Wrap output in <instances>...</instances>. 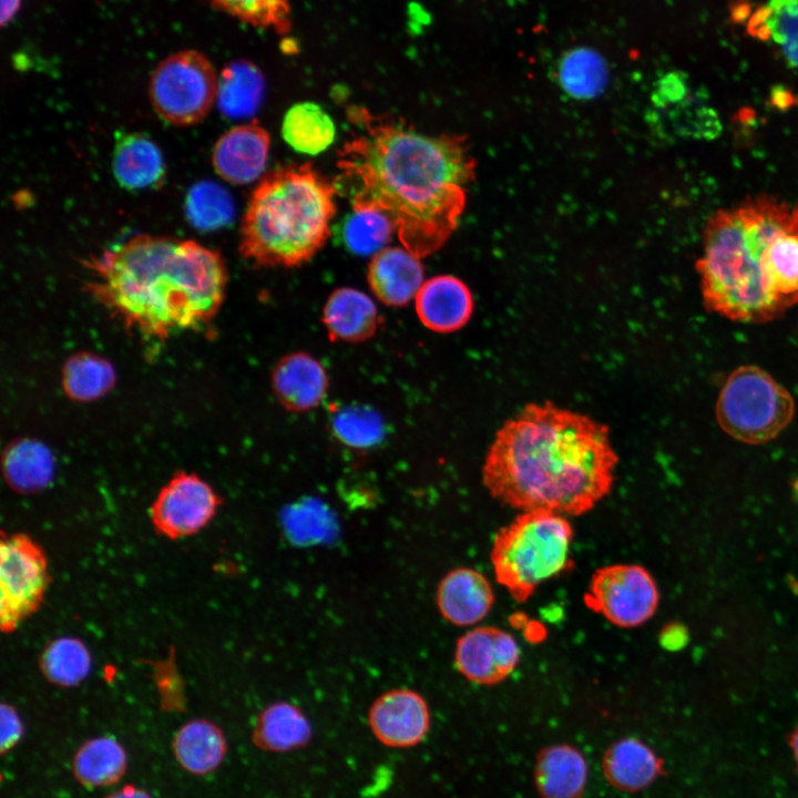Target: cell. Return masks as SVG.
Instances as JSON below:
<instances>
[{
    "instance_id": "6",
    "label": "cell",
    "mask_w": 798,
    "mask_h": 798,
    "mask_svg": "<svg viewBox=\"0 0 798 798\" xmlns=\"http://www.w3.org/2000/svg\"><path fill=\"white\" fill-rule=\"evenodd\" d=\"M573 529L549 511H523L501 528L490 561L495 580L514 601L525 603L548 580L571 567Z\"/></svg>"
},
{
    "instance_id": "14",
    "label": "cell",
    "mask_w": 798,
    "mask_h": 798,
    "mask_svg": "<svg viewBox=\"0 0 798 798\" xmlns=\"http://www.w3.org/2000/svg\"><path fill=\"white\" fill-rule=\"evenodd\" d=\"M270 147L268 132L256 121L226 131L216 141L212 163L215 172L234 185H246L264 172Z\"/></svg>"
},
{
    "instance_id": "5",
    "label": "cell",
    "mask_w": 798,
    "mask_h": 798,
    "mask_svg": "<svg viewBox=\"0 0 798 798\" xmlns=\"http://www.w3.org/2000/svg\"><path fill=\"white\" fill-rule=\"evenodd\" d=\"M337 193L334 182L309 163L270 172L248 201L241 227V255L260 267L307 263L329 237Z\"/></svg>"
},
{
    "instance_id": "1",
    "label": "cell",
    "mask_w": 798,
    "mask_h": 798,
    "mask_svg": "<svg viewBox=\"0 0 798 798\" xmlns=\"http://www.w3.org/2000/svg\"><path fill=\"white\" fill-rule=\"evenodd\" d=\"M348 117L356 130L337 153V191L354 209L385 214L413 255L433 254L457 228L474 177L464 137L423 134L358 106Z\"/></svg>"
},
{
    "instance_id": "28",
    "label": "cell",
    "mask_w": 798,
    "mask_h": 798,
    "mask_svg": "<svg viewBox=\"0 0 798 798\" xmlns=\"http://www.w3.org/2000/svg\"><path fill=\"white\" fill-rule=\"evenodd\" d=\"M264 91V76L257 66L247 61L229 63L218 78L217 108L229 119L248 117L257 112Z\"/></svg>"
},
{
    "instance_id": "27",
    "label": "cell",
    "mask_w": 798,
    "mask_h": 798,
    "mask_svg": "<svg viewBox=\"0 0 798 798\" xmlns=\"http://www.w3.org/2000/svg\"><path fill=\"white\" fill-rule=\"evenodd\" d=\"M556 80L562 91L575 100H592L603 93L608 83V68L604 57L591 47H574L557 62Z\"/></svg>"
},
{
    "instance_id": "16",
    "label": "cell",
    "mask_w": 798,
    "mask_h": 798,
    "mask_svg": "<svg viewBox=\"0 0 798 798\" xmlns=\"http://www.w3.org/2000/svg\"><path fill=\"white\" fill-rule=\"evenodd\" d=\"M416 313L429 329L447 334L462 328L473 311L469 287L451 275L434 276L424 282L415 297Z\"/></svg>"
},
{
    "instance_id": "32",
    "label": "cell",
    "mask_w": 798,
    "mask_h": 798,
    "mask_svg": "<svg viewBox=\"0 0 798 798\" xmlns=\"http://www.w3.org/2000/svg\"><path fill=\"white\" fill-rule=\"evenodd\" d=\"M40 668L52 684L72 687L80 684L91 669V655L86 645L76 637L51 641L40 656Z\"/></svg>"
},
{
    "instance_id": "7",
    "label": "cell",
    "mask_w": 798,
    "mask_h": 798,
    "mask_svg": "<svg viewBox=\"0 0 798 798\" xmlns=\"http://www.w3.org/2000/svg\"><path fill=\"white\" fill-rule=\"evenodd\" d=\"M794 415L795 401L788 390L753 365L740 366L728 376L716 403L719 427L749 444L776 438Z\"/></svg>"
},
{
    "instance_id": "40",
    "label": "cell",
    "mask_w": 798,
    "mask_h": 798,
    "mask_svg": "<svg viewBox=\"0 0 798 798\" xmlns=\"http://www.w3.org/2000/svg\"><path fill=\"white\" fill-rule=\"evenodd\" d=\"M21 0H1V24L10 22L20 9Z\"/></svg>"
},
{
    "instance_id": "35",
    "label": "cell",
    "mask_w": 798,
    "mask_h": 798,
    "mask_svg": "<svg viewBox=\"0 0 798 798\" xmlns=\"http://www.w3.org/2000/svg\"><path fill=\"white\" fill-rule=\"evenodd\" d=\"M335 437L355 449H368L378 444L385 433L381 416L365 406H345L335 409L330 418Z\"/></svg>"
},
{
    "instance_id": "2",
    "label": "cell",
    "mask_w": 798,
    "mask_h": 798,
    "mask_svg": "<svg viewBox=\"0 0 798 798\" xmlns=\"http://www.w3.org/2000/svg\"><path fill=\"white\" fill-rule=\"evenodd\" d=\"M617 461L606 426L550 401L530 403L495 433L482 482L522 512L581 515L611 491Z\"/></svg>"
},
{
    "instance_id": "29",
    "label": "cell",
    "mask_w": 798,
    "mask_h": 798,
    "mask_svg": "<svg viewBox=\"0 0 798 798\" xmlns=\"http://www.w3.org/2000/svg\"><path fill=\"white\" fill-rule=\"evenodd\" d=\"M761 270L770 289L798 303V217L780 228L761 255Z\"/></svg>"
},
{
    "instance_id": "33",
    "label": "cell",
    "mask_w": 798,
    "mask_h": 798,
    "mask_svg": "<svg viewBox=\"0 0 798 798\" xmlns=\"http://www.w3.org/2000/svg\"><path fill=\"white\" fill-rule=\"evenodd\" d=\"M114 369L105 359L92 354L71 357L62 370L64 392L74 400L100 398L114 385Z\"/></svg>"
},
{
    "instance_id": "21",
    "label": "cell",
    "mask_w": 798,
    "mask_h": 798,
    "mask_svg": "<svg viewBox=\"0 0 798 798\" xmlns=\"http://www.w3.org/2000/svg\"><path fill=\"white\" fill-rule=\"evenodd\" d=\"M381 321L374 300L350 287L334 290L323 309L325 328L329 338L336 341H365L376 335Z\"/></svg>"
},
{
    "instance_id": "31",
    "label": "cell",
    "mask_w": 798,
    "mask_h": 798,
    "mask_svg": "<svg viewBox=\"0 0 798 798\" xmlns=\"http://www.w3.org/2000/svg\"><path fill=\"white\" fill-rule=\"evenodd\" d=\"M3 468L12 488L21 492H34L50 482L53 474V458L42 443L23 439L9 447L3 459Z\"/></svg>"
},
{
    "instance_id": "11",
    "label": "cell",
    "mask_w": 798,
    "mask_h": 798,
    "mask_svg": "<svg viewBox=\"0 0 798 798\" xmlns=\"http://www.w3.org/2000/svg\"><path fill=\"white\" fill-rule=\"evenodd\" d=\"M219 504L209 484L196 474L180 472L157 494L151 507V520L160 534L181 539L202 530Z\"/></svg>"
},
{
    "instance_id": "38",
    "label": "cell",
    "mask_w": 798,
    "mask_h": 798,
    "mask_svg": "<svg viewBox=\"0 0 798 798\" xmlns=\"http://www.w3.org/2000/svg\"><path fill=\"white\" fill-rule=\"evenodd\" d=\"M1 753L11 750L22 738L24 726L17 709L7 703L1 704Z\"/></svg>"
},
{
    "instance_id": "18",
    "label": "cell",
    "mask_w": 798,
    "mask_h": 798,
    "mask_svg": "<svg viewBox=\"0 0 798 798\" xmlns=\"http://www.w3.org/2000/svg\"><path fill=\"white\" fill-rule=\"evenodd\" d=\"M375 296L388 306L407 305L423 284L420 258L405 247H385L372 256L367 274Z\"/></svg>"
},
{
    "instance_id": "9",
    "label": "cell",
    "mask_w": 798,
    "mask_h": 798,
    "mask_svg": "<svg viewBox=\"0 0 798 798\" xmlns=\"http://www.w3.org/2000/svg\"><path fill=\"white\" fill-rule=\"evenodd\" d=\"M44 551L29 535L10 534L0 543V626L14 631L41 605L49 586Z\"/></svg>"
},
{
    "instance_id": "15",
    "label": "cell",
    "mask_w": 798,
    "mask_h": 798,
    "mask_svg": "<svg viewBox=\"0 0 798 798\" xmlns=\"http://www.w3.org/2000/svg\"><path fill=\"white\" fill-rule=\"evenodd\" d=\"M490 581L478 570L459 566L439 581L436 605L441 616L456 626H471L487 617L494 604Z\"/></svg>"
},
{
    "instance_id": "37",
    "label": "cell",
    "mask_w": 798,
    "mask_h": 798,
    "mask_svg": "<svg viewBox=\"0 0 798 798\" xmlns=\"http://www.w3.org/2000/svg\"><path fill=\"white\" fill-rule=\"evenodd\" d=\"M221 11L256 28L286 34L291 29L290 0H209Z\"/></svg>"
},
{
    "instance_id": "25",
    "label": "cell",
    "mask_w": 798,
    "mask_h": 798,
    "mask_svg": "<svg viewBox=\"0 0 798 798\" xmlns=\"http://www.w3.org/2000/svg\"><path fill=\"white\" fill-rule=\"evenodd\" d=\"M127 755L124 747L110 736L84 741L72 758V773L82 786L105 787L116 784L125 774Z\"/></svg>"
},
{
    "instance_id": "19",
    "label": "cell",
    "mask_w": 798,
    "mask_h": 798,
    "mask_svg": "<svg viewBox=\"0 0 798 798\" xmlns=\"http://www.w3.org/2000/svg\"><path fill=\"white\" fill-rule=\"evenodd\" d=\"M587 775L585 757L570 744L545 746L535 757L533 782L540 798H581Z\"/></svg>"
},
{
    "instance_id": "8",
    "label": "cell",
    "mask_w": 798,
    "mask_h": 798,
    "mask_svg": "<svg viewBox=\"0 0 798 798\" xmlns=\"http://www.w3.org/2000/svg\"><path fill=\"white\" fill-rule=\"evenodd\" d=\"M218 76L201 52L184 50L163 59L150 80V99L167 123L190 126L201 122L217 95Z\"/></svg>"
},
{
    "instance_id": "26",
    "label": "cell",
    "mask_w": 798,
    "mask_h": 798,
    "mask_svg": "<svg viewBox=\"0 0 798 798\" xmlns=\"http://www.w3.org/2000/svg\"><path fill=\"white\" fill-rule=\"evenodd\" d=\"M280 133L294 151L318 155L334 143L336 125L323 106L307 101L296 103L287 110Z\"/></svg>"
},
{
    "instance_id": "23",
    "label": "cell",
    "mask_w": 798,
    "mask_h": 798,
    "mask_svg": "<svg viewBox=\"0 0 798 798\" xmlns=\"http://www.w3.org/2000/svg\"><path fill=\"white\" fill-rule=\"evenodd\" d=\"M174 757L190 774L203 776L213 773L224 760L227 741L223 730L204 718L182 725L172 741Z\"/></svg>"
},
{
    "instance_id": "12",
    "label": "cell",
    "mask_w": 798,
    "mask_h": 798,
    "mask_svg": "<svg viewBox=\"0 0 798 798\" xmlns=\"http://www.w3.org/2000/svg\"><path fill=\"white\" fill-rule=\"evenodd\" d=\"M520 654V646L509 632L489 625L463 633L456 643L453 661L469 682L490 686L512 674Z\"/></svg>"
},
{
    "instance_id": "39",
    "label": "cell",
    "mask_w": 798,
    "mask_h": 798,
    "mask_svg": "<svg viewBox=\"0 0 798 798\" xmlns=\"http://www.w3.org/2000/svg\"><path fill=\"white\" fill-rule=\"evenodd\" d=\"M104 798H153L145 789L135 785H126L110 792Z\"/></svg>"
},
{
    "instance_id": "30",
    "label": "cell",
    "mask_w": 798,
    "mask_h": 798,
    "mask_svg": "<svg viewBox=\"0 0 798 798\" xmlns=\"http://www.w3.org/2000/svg\"><path fill=\"white\" fill-rule=\"evenodd\" d=\"M749 30L755 37L771 40L798 74V0H769L753 16Z\"/></svg>"
},
{
    "instance_id": "20",
    "label": "cell",
    "mask_w": 798,
    "mask_h": 798,
    "mask_svg": "<svg viewBox=\"0 0 798 798\" xmlns=\"http://www.w3.org/2000/svg\"><path fill=\"white\" fill-rule=\"evenodd\" d=\"M601 765L606 781L625 792H638L649 787L664 771L658 755L634 737H624L611 744L603 754Z\"/></svg>"
},
{
    "instance_id": "36",
    "label": "cell",
    "mask_w": 798,
    "mask_h": 798,
    "mask_svg": "<svg viewBox=\"0 0 798 798\" xmlns=\"http://www.w3.org/2000/svg\"><path fill=\"white\" fill-rule=\"evenodd\" d=\"M393 231L391 221L385 214L378 211L354 209L344 223L342 239L354 254L375 255L391 241Z\"/></svg>"
},
{
    "instance_id": "22",
    "label": "cell",
    "mask_w": 798,
    "mask_h": 798,
    "mask_svg": "<svg viewBox=\"0 0 798 798\" xmlns=\"http://www.w3.org/2000/svg\"><path fill=\"white\" fill-rule=\"evenodd\" d=\"M311 736V725L303 710L284 700L267 705L258 714L252 732L254 745L270 753L303 748Z\"/></svg>"
},
{
    "instance_id": "3",
    "label": "cell",
    "mask_w": 798,
    "mask_h": 798,
    "mask_svg": "<svg viewBox=\"0 0 798 798\" xmlns=\"http://www.w3.org/2000/svg\"><path fill=\"white\" fill-rule=\"evenodd\" d=\"M90 295L126 328L164 339L207 324L225 296L218 252L194 241L139 234L82 260Z\"/></svg>"
},
{
    "instance_id": "10",
    "label": "cell",
    "mask_w": 798,
    "mask_h": 798,
    "mask_svg": "<svg viewBox=\"0 0 798 798\" xmlns=\"http://www.w3.org/2000/svg\"><path fill=\"white\" fill-rule=\"evenodd\" d=\"M659 592L652 574L642 565L616 563L594 571L584 594L585 605L611 624L632 628L656 612Z\"/></svg>"
},
{
    "instance_id": "34",
    "label": "cell",
    "mask_w": 798,
    "mask_h": 798,
    "mask_svg": "<svg viewBox=\"0 0 798 798\" xmlns=\"http://www.w3.org/2000/svg\"><path fill=\"white\" fill-rule=\"evenodd\" d=\"M185 213L188 222L200 231H216L228 225L234 204L228 192L217 183L202 181L186 195Z\"/></svg>"
},
{
    "instance_id": "41",
    "label": "cell",
    "mask_w": 798,
    "mask_h": 798,
    "mask_svg": "<svg viewBox=\"0 0 798 798\" xmlns=\"http://www.w3.org/2000/svg\"><path fill=\"white\" fill-rule=\"evenodd\" d=\"M789 744H790V748H791L792 754H794V758H795L796 764H797V766H798V727H797V728L794 730V733L791 734Z\"/></svg>"
},
{
    "instance_id": "24",
    "label": "cell",
    "mask_w": 798,
    "mask_h": 798,
    "mask_svg": "<svg viewBox=\"0 0 798 798\" xmlns=\"http://www.w3.org/2000/svg\"><path fill=\"white\" fill-rule=\"evenodd\" d=\"M113 172L129 190L158 187L165 176L162 153L154 142L139 133L123 136L116 144Z\"/></svg>"
},
{
    "instance_id": "17",
    "label": "cell",
    "mask_w": 798,
    "mask_h": 798,
    "mask_svg": "<svg viewBox=\"0 0 798 798\" xmlns=\"http://www.w3.org/2000/svg\"><path fill=\"white\" fill-rule=\"evenodd\" d=\"M275 397L290 411L303 412L316 408L328 388L324 366L306 352H294L280 358L273 372Z\"/></svg>"
},
{
    "instance_id": "4",
    "label": "cell",
    "mask_w": 798,
    "mask_h": 798,
    "mask_svg": "<svg viewBox=\"0 0 798 798\" xmlns=\"http://www.w3.org/2000/svg\"><path fill=\"white\" fill-rule=\"evenodd\" d=\"M798 217V205L759 195L715 212L696 263L705 307L735 321L760 324L795 304L775 294L761 270L770 238Z\"/></svg>"
},
{
    "instance_id": "13",
    "label": "cell",
    "mask_w": 798,
    "mask_h": 798,
    "mask_svg": "<svg viewBox=\"0 0 798 798\" xmlns=\"http://www.w3.org/2000/svg\"><path fill=\"white\" fill-rule=\"evenodd\" d=\"M426 699L409 688H395L378 696L368 712V724L385 746L408 748L418 745L430 728Z\"/></svg>"
}]
</instances>
